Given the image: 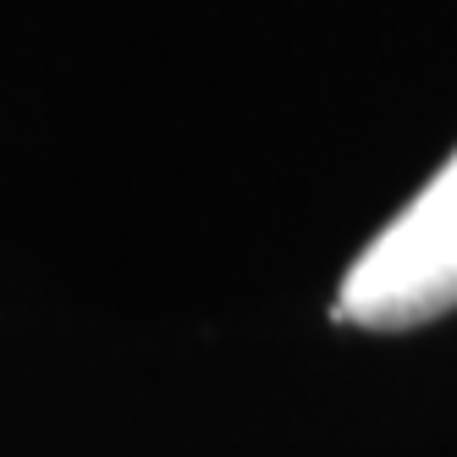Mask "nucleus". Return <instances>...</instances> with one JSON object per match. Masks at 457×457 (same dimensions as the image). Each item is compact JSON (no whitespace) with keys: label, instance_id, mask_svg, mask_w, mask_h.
Here are the masks:
<instances>
[{"label":"nucleus","instance_id":"1","mask_svg":"<svg viewBox=\"0 0 457 457\" xmlns=\"http://www.w3.org/2000/svg\"><path fill=\"white\" fill-rule=\"evenodd\" d=\"M457 309V154L353 259L331 314L364 331H413Z\"/></svg>","mask_w":457,"mask_h":457}]
</instances>
